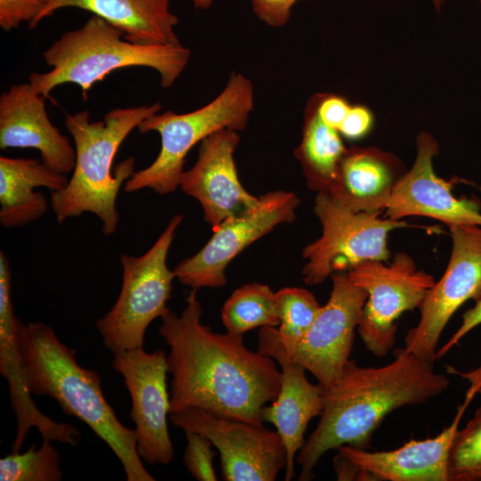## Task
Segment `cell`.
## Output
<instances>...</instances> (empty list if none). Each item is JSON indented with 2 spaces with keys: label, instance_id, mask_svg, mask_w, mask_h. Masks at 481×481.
<instances>
[{
  "label": "cell",
  "instance_id": "1",
  "mask_svg": "<svg viewBox=\"0 0 481 481\" xmlns=\"http://www.w3.org/2000/svg\"><path fill=\"white\" fill-rule=\"evenodd\" d=\"M197 290L180 315L169 308L159 329L169 346L170 413L196 407L263 426L262 411L281 387L276 361L245 346L243 335L217 333L201 323Z\"/></svg>",
  "mask_w": 481,
  "mask_h": 481
},
{
  "label": "cell",
  "instance_id": "2",
  "mask_svg": "<svg viewBox=\"0 0 481 481\" xmlns=\"http://www.w3.org/2000/svg\"><path fill=\"white\" fill-rule=\"evenodd\" d=\"M394 356L381 367H361L350 359L325 390L320 421L298 452V480L312 479L314 467L330 450L343 445L368 449L387 415L424 404L448 388L449 379L436 372L433 363L404 347L396 349Z\"/></svg>",
  "mask_w": 481,
  "mask_h": 481
},
{
  "label": "cell",
  "instance_id": "3",
  "mask_svg": "<svg viewBox=\"0 0 481 481\" xmlns=\"http://www.w3.org/2000/svg\"><path fill=\"white\" fill-rule=\"evenodd\" d=\"M18 343L32 395L54 399L61 411L86 423L122 464L127 481H154L136 451V431L126 427L107 402L101 377L79 365L76 350L49 325L19 321Z\"/></svg>",
  "mask_w": 481,
  "mask_h": 481
},
{
  "label": "cell",
  "instance_id": "4",
  "mask_svg": "<svg viewBox=\"0 0 481 481\" xmlns=\"http://www.w3.org/2000/svg\"><path fill=\"white\" fill-rule=\"evenodd\" d=\"M161 109L160 102L116 108L109 110L103 120L96 122L90 121L86 110L66 114L64 123L74 140L76 162L67 185L51 192L50 204L60 224L90 212L101 220L103 235L115 233L119 222L118 194L135 172V159L128 157L122 160L112 175L114 157L132 130Z\"/></svg>",
  "mask_w": 481,
  "mask_h": 481
},
{
  "label": "cell",
  "instance_id": "5",
  "mask_svg": "<svg viewBox=\"0 0 481 481\" xmlns=\"http://www.w3.org/2000/svg\"><path fill=\"white\" fill-rule=\"evenodd\" d=\"M43 56L51 69L30 74L33 88L47 98L58 86L77 84L86 99L94 84L116 69L131 67L155 69L160 85L170 87L188 64L191 52L182 45L132 43L121 29L93 14L79 29L62 33Z\"/></svg>",
  "mask_w": 481,
  "mask_h": 481
},
{
  "label": "cell",
  "instance_id": "6",
  "mask_svg": "<svg viewBox=\"0 0 481 481\" xmlns=\"http://www.w3.org/2000/svg\"><path fill=\"white\" fill-rule=\"evenodd\" d=\"M253 107L251 81L242 73L232 72L223 91L205 106L183 114L167 110L148 117L137 128L142 134L157 132L160 151L150 166L132 175L124 191L149 188L159 194L173 192L179 187L191 149L218 130H243Z\"/></svg>",
  "mask_w": 481,
  "mask_h": 481
},
{
  "label": "cell",
  "instance_id": "7",
  "mask_svg": "<svg viewBox=\"0 0 481 481\" xmlns=\"http://www.w3.org/2000/svg\"><path fill=\"white\" fill-rule=\"evenodd\" d=\"M183 219L175 215L143 255H120V293L112 308L95 322L103 345L113 355L143 347L148 326L167 310L175 278L174 270L167 265V257Z\"/></svg>",
  "mask_w": 481,
  "mask_h": 481
},
{
  "label": "cell",
  "instance_id": "8",
  "mask_svg": "<svg viewBox=\"0 0 481 481\" xmlns=\"http://www.w3.org/2000/svg\"><path fill=\"white\" fill-rule=\"evenodd\" d=\"M314 212L322 233L303 251V279L309 285L363 261H387L388 232L407 226L404 220L380 217V212H355L324 192L315 197Z\"/></svg>",
  "mask_w": 481,
  "mask_h": 481
},
{
  "label": "cell",
  "instance_id": "9",
  "mask_svg": "<svg viewBox=\"0 0 481 481\" xmlns=\"http://www.w3.org/2000/svg\"><path fill=\"white\" fill-rule=\"evenodd\" d=\"M346 276L367 292L357 331L377 357L387 355L394 346L400 316L419 308L436 282L405 253L396 254L388 265L378 260L361 262Z\"/></svg>",
  "mask_w": 481,
  "mask_h": 481
},
{
  "label": "cell",
  "instance_id": "10",
  "mask_svg": "<svg viewBox=\"0 0 481 481\" xmlns=\"http://www.w3.org/2000/svg\"><path fill=\"white\" fill-rule=\"evenodd\" d=\"M171 423L206 436L220 454L226 481H273L288 464L277 431L191 407L169 414Z\"/></svg>",
  "mask_w": 481,
  "mask_h": 481
},
{
  "label": "cell",
  "instance_id": "11",
  "mask_svg": "<svg viewBox=\"0 0 481 481\" xmlns=\"http://www.w3.org/2000/svg\"><path fill=\"white\" fill-rule=\"evenodd\" d=\"M449 229L452 249L447 268L419 307V322L404 337L407 351L433 363L453 314L468 300L481 299V225L453 224Z\"/></svg>",
  "mask_w": 481,
  "mask_h": 481
},
{
  "label": "cell",
  "instance_id": "12",
  "mask_svg": "<svg viewBox=\"0 0 481 481\" xmlns=\"http://www.w3.org/2000/svg\"><path fill=\"white\" fill-rule=\"evenodd\" d=\"M298 205L299 199L290 192L274 191L260 196L254 208L226 218L215 228L198 253L175 266V278L195 289L224 286L229 263L278 224L292 222Z\"/></svg>",
  "mask_w": 481,
  "mask_h": 481
},
{
  "label": "cell",
  "instance_id": "13",
  "mask_svg": "<svg viewBox=\"0 0 481 481\" xmlns=\"http://www.w3.org/2000/svg\"><path fill=\"white\" fill-rule=\"evenodd\" d=\"M112 367L122 376L131 397L129 417L135 425L138 455L151 465L170 463L174 446L167 426L166 352L148 353L143 347L118 352L114 354Z\"/></svg>",
  "mask_w": 481,
  "mask_h": 481
},
{
  "label": "cell",
  "instance_id": "14",
  "mask_svg": "<svg viewBox=\"0 0 481 481\" xmlns=\"http://www.w3.org/2000/svg\"><path fill=\"white\" fill-rule=\"evenodd\" d=\"M330 298L291 357L311 372L324 390L339 378L350 355L367 292L346 273H332Z\"/></svg>",
  "mask_w": 481,
  "mask_h": 481
},
{
  "label": "cell",
  "instance_id": "15",
  "mask_svg": "<svg viewBox=\"0 0 481 481\" xmlns=\"http://www.w3.org/2000/svg\"><path fill=\"white\" fill-rule=\"evenodd\" d=\"M447 371L469 381L464 401L457 408L452 423L436 436L411 440L391 451L371 452L343 445L338 452L371 473L380 481H448V458L468 406L481 388V364L475 370L462 372L451 366Z\"/></svg>",
  "mask_w": 481,
  "mask_h": 481
},
{
  "label": "cell",
  "instance_id": "16",
  "mask_svg": "<svg viewBox=\"0 0 481 481\" xmlns=\"http://www.w3.org/2000/svg\"><path fill=\"white\" fill-rule=\"evenodd\" d=\"M238 131L218 130L200 142L194 166L182 175L179 187L197 200L204 219L216 228L226 218L254 208L259 197L251 195L239 180L234 151Z\"/></svg>",
  "mask_w": 481,
  "mask_h": 481
},
{
  "label": "cell",
  "instance_id": "17",
  "mask_svg": "<svg viewBox=\"0 0 481 481\" xmlns=\"http://www.w3.org/2000/svg\"><path fill=\"white\" fill-rule=\"evenodd\" d=\"M19 319L12 298V272L5 254L0 251V372L7 380L12 410L16 418V433L12 452L20 451L31 428L43 438L75 446L79 431L71 424L58 422L44 414L32 400L24 373L18 343Z\"/></svg>",
  "mask_w": 481,
  "mask_h": 481
},
{
  "label": "cell",
  "instance_id": "18",
  "mask_svg": "<svg viewBox=\"0 0 481 481\" xmlns=\"http://www.w3.org/2000/svg\"><path fill=\"white\" fill-rule=\"evenodd\" d=\"M257 351L275 360L281 370L279 394L270 406L263 408L262 420L276 428L284 443L288 455L285 480L289 481L295 475V459L306 441L307 425L322 414L325 390L320 384H312L306 370L288 356L276 327L260 328Z\"/></svg>",
  "mask_w": 481,
  "mask_h": 481
},
{
  "label": "cell",
  "instance_id": "19",
  "mask_svg": "<svg viewBox=\"0 0 481 481\" xmlns=\"http://www.w3.org/2000/svg\"><path fill=\"white\" fill-rule=\"evenodd\" d=\"M416 143L414 164L395 183L385 209L386 216L402 220L420 216L439 220L448 226L481 225L479 204L472 200L455 197L451 184L436 175L433 158L438 152L436 141L429 134L422 132Z\"/></svg>",
  "mask_w": 481,
  "mask_h": 481
},
{
  "label": "cell",
  "instance_id": "20",
  "mask_svg": "<svg viewBox=\"0 0 481 481\" xmlns=\"http://www.w3.org/2000/svg\"><path fill=\"white\" fill-rule=\"evenodd\" d=\"M45 97L29 83L12 86L0 96V149H36L42 161L67 175L73 171L76 151L51 122Z\"/></svg>",
  "mask_w": 481,
  "mask_h": 481
},
{
  "label": "cell",
  "instance_id": "21",
  "mask_svg": "<svg viewBox=\"0 0 481 481\" xmlns=\"http://www.w3.org/2000/svg\"><path fill=\"white\" fill-rule=\"evenodd\" d=\"M171 0H42L36 28L56 11L75 7L92 12L121 29L124 37L138 45H181L175 28L178 18L171 12Z\"/></svg>",
  "mask_w": 481,
  "mask_h": 481
},
{
  "label": "cell",
  "instance_id": "22",
  "mask_svg": "<svg viewBox=\"0 0 481 481\" xmlns=\"http://www.w3.org/2000/svg\"><path fill=\"white\" fill-rule=\"evenodd\" d=\"M397 167L392 155L378 149L351 147L346 149L327 193L355 212H381L399 179Z\"/></svg>",
  "mask_w": 481,
  "mask_h": 481
},
{
  "label": "cell",
  "instance_id": "23",
  "mask_svg": "<svg viewBox=\"0 0 481 481\" xmlns=\"http://www.w3.org/2000/svg\"><path fill=\"white\" fill-rule=\"evenodd\" d=\"M66 175L42 160L0 157V223L4 228L23 226L42 216L48 208L44 194L37 187L53 191L64 188Z\"/></svg>",
  "mask_w": 481,
  "mask_h": 481
},
{
  "label": "cell",
  "instance_id": "24",
  "mask_svg": "<svg viewBox=\"0 0 481 481\" xmlns=\"http://www.w3.org/2000/svg\"><path fill=\"white\" fill-rule=\"evenodd\" d=\"M346 151L340 134L322 121L313 95L306 103L302 139L294 155L301 164L308 187L328 192Z\"/></svg>",
  "mask_w": 481,
  "mask_h": 481
},
{
  "label": "cell",
  "instance_id": "25",
  "mask_svg": "<svg viewBox=\"0 0 481 481\" xmlns=\"http://www.w3.org/2000/svg\"><path fill=\"white\" fill-rule=\"evenodd\" d=\"M221 317L226 331L237 335L258 327H278L275 292L259 282L244 284L225 301Z\"/></svg>",
  "mask_w": 481,
  "mask_h": 481
},
{
  "label": "cell",
  "instance_id": "26",
  "mask_svg": "<svg viewBox=\"0 0 481 481\" xmlns=\"http://www.w3.org/2000/svg\"><path fill=\"white\" fill-rule=\"evenodd\" d=\"M277 314L280 324L277 332L289 357L305 337L322 306L309 290L288 287L275 292Z\"/></svg>",
  "mask_w": 481,
  "mask_h": 481
},
{
  "label": "cell",
  "instance_id": "27",
  "mask_svg": "<svg viewBox=\"0 0 481 481\" xmlns=\"http://www.w3.org/2000/svg\"><path fill=\"white\" fill-rule=\"evenodd\" d=\"M47 438L36 448L32 444L26 452H11L0 459L1 481H60L62 470L58 450Z\"/></svg>",
  "mask_w": 481,
  "mask_h": 481
},
{
  "label": "cell",
  "instance_id": "28",
  "mask_svg": "<svg viewBox=\"0 0 481 481\" xmlns=\"http://www.w3.org/2000/svg\"><path fill=\"white\" fill-rule=\"evenodd\" d=\"M448 481H481V405L458 429L448 458Z\"/></svg>",
  "mask_w": 481,
  "mask_h": 481
},
{
  "label": "cell",
  "instance_id": "29",
  "mask_svg": "<svg viewBox=\"0 0 481 481\" xmlns=\"http://www.w3.org/2000/svg\"><path fill=\"white\" fill-rule=\"evenodd\" d=\"M186 446L183 462L190 474L199 481H216L217 476L213 466L216 452L213 444L204 435L186 430Z\"/></svg>",
  "mask_w": 481,
  "mask_h": 481
},
{
  "label": "cell",
  "instance_id": "30",
  "mask_svg": "<svg viewBox=\"0 0 481 481\" xmlns=\"http://www.w3.org/2000/svg\"><path fill=\"white\" fill-rule=\"evenodd\" d=\"M215 0H192L196 9L207 10ZM298 0H251L254 14L265 24L280 28L287 24Z\"/></svg>",
  "mask_w": 481,
  "mask_h": 481
},
{
  "label": "cell",
  "instance_id": "31",
  "mask_svg": "<svg viewBox=\"0 0 481 481\" xmlns=\"http://www.w3.org/2000/svg\"><path fill=\"white\" fill-rule=\"evenodd\" d=\"M42 7V0H0V27L5 31L31 22Z\"/></svg>",
  "mask_w": 481,
  "mask_h": 481
},
{
  "label": "cell",
  "instance_id": "32",
  "mask_svg": "<svg viewBox=\"0 0 481 481\" xmlns=\"http://www.w3.org/2000/svg\"><path fill=\"white\" fill-rule=\"evenodd\" d=\"M318 115L328 126L338 130L351 105L338 95L331 94H314Z\"/></svg>",
  "mask_w": 481,
  "mask_h": 481
},
{
  "label": "cell",
  "instance_id": "33",
  "mask_svg": "<svg viewBox=\"0 0 481 481\" xmlns=\"http://www.w3.org/2000/svg\"><path fill=\"white\" fill-rule=\"evenodd\" d=\"M372 123L370 110L362 105L351 106L338 131L348 140H358L369 133Z\"/></svg>",
  "mask_w": 481,
  "mask_h": 481
},
{
  "label": "cell",
  "instance_id": "34",
  "mask_svg": "<svg viewBox=\"0 0 481 481\" xmlns=\"http://www.w3.org/2000/svg\"><path fill=\"white\" fill-rule=\"evenodd\" d=\"M481 324V299L476 302V305L468 309L461 316V324L443 346L437 349L436 360L443 358L461 339L469 332Z\"/></svg>",
  "mask_w": 481,
  "mask_h": 481
},
{
  "label": "cell",
  "instance_id": "35",
  "mask_svg": "<svg viewBox=\"0 0 481 481\" xmlns=\"http://www.w3.org/2000/svg\"><path fill=\"white\" fill-rule=\"evenodd\" d=\"M338 480L376 481L374 477L339 452L333 459Z\"/></svg>",
  "mask_w": 481,
  "mask_h": 481
},
{
  "label": "cell",
  "instance_id": "36",
  "mask_svg": "<svg viewBox=\"0 0 481 481\" xmlns=\"http://www.w3.org/2000/svg\"><path fill=\"white\" fill-rule=\"evenodd\" d=\"M436 12H439L445 0H432Z\"/></svg>",
  "mask_w": 481,
  "mask_h": 481
},
{
  "label": "cell",
  "instance_id": "37",
  "mask_svg": "<svg viewBox=\"0 0 481 481\" xmlns=\"http://www.w3.org/2000/svg\"><path fill=\"white\" fill-rule=\"evenodd\" d=\"M479 393L481 394V388H480V390H479Z\"/></svg>",
  "mask_w": 481,
  "mask_h": 481
},
{
  "label": "cell",
  "instance_id": "38",
  "mask_svg": "<svg viewBox=\"0 0 481 481\" xmlns=\"http://www.w3.org/2000/svg\"><path fill=\"white\" fill-rule=\"evenodd\" d=\"M477 1H479L481 3V0H477Z\"/></svg>",
  "mask_w": 481,
  "mask_h": 481
}]
</instances>
